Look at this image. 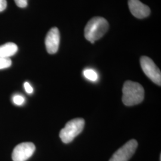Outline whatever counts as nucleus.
I'll use <instances>...</instances> for the list:
<instances>
[{
    "label": "nucleus",
    "instance_id": "10",
    "mask_svg": "<svg viewBox=\"0 0 161 161\" xmlns=\"http://www.w3.org/2000/svg\"><path fill=\"white\" fill-rule=\"evenodd\" d=\"M83 74L86 79L92 81H96L98 79L97 72L92 69H86L83 72Z\"/></svg>",
    "mask_w": 161,
    "mask_h": 161
},
{
    "label": "nucleus",
    "instance_id": "4",
    "mask_svg": "<svg viewBox=\"0 0 161 161\" xmlns=\"http://www.w3.org/2000/svg\"><path fill=\"white\" fill-rule=\"evenodd\" d=\"M140 64L144 74L155 84L161 86V72L154 62L149 57L140 58Z\"/></svg>",
    "mask_w": 161,
    "mask_h": 161
},
{
    "label": "nucleus",
    "instance_id": "2",
    "mask_svg": "<svg viewBox=\"0 0 161 161\" xmlns=\"http://www.w3.org/2000/svg\"><path fill=\"white\" fill-rule=\"evenodd\" d=\"M109 29L108 22L102 17L91 19L86 26L84 35L86 40L94 44L96 40L101 38Z\"/></svg>",
    "mask_w": 161,
    "mask_h": 161
},
{
    "label": "nucleus",
    "instance_id": "11",
    "mask_svg": "<svg viewBox=\"0 0 161 161\" xmlns=\"http://www.w3.org/2000/svg\"><path fill=\"white\" fill-rule=\"evenodd\" d=\"M12 60L10 58H3L0 57V69H6L11 66Z\"/></svg>",
    "mask_w": 161,
    "mask_h": 161
},
{
    "label": "nucleus",
    "instance_id": "5",
    "mask_svg": "<svg viewBox=\"0 0 161 161\" xmlns=\"http://www.w3.org/2000/svg\"><path fill=\"white\" fill-rule=\"evenodd\" d=\"M137 142L132 139L118 150L111 157L109 161H128L137 148Z\"/></svg>",
    "mask_w": 161,
    "mask_h": 161
},
{
    "label": "nucleus",
    "instance_id": "12",
    "mask_svg": "<svg viewBox=\"0 0 161 161\" xmlns=\"http://www.w3.org/2000/svg\"><path fill=\"white\" fill-rule=\"evenodd\" d=\"M13 102L17 106H21L25 103V98L22 95L16 94L13 97Z\"/></svg>",
    "mask_w": 161,
    "mask_h": 161
},
{
    "label": "nucleus",
    "instance_id": "1",
    "mask_svg": "<svg viewBox=\"0 0 161 161\" xmlns=\"http://www.w3.org/2000/svg\"><path fill=\"white\" fill-rule=\"evenodd\" d=\"M122 93V102L127 106L138 104L144 99V88L136 82L127 80L124 84Z\"/></svg>",
    "mask_w": 161,
    "mask_h": 161
},
{
    "label": "nucleus",
    "instance_id": "14",
    "mask_svg": "<svg viewBox=\"0 0 161 161\" xmlns=\"http://www.w3.org/2000/svg\"><path fill=\"white\" fill-rule=\"evenodd\" d=\"M24 87H25V90L26 91V92L28 94H32L34 91V89L32 88V86H31V84L29 82H26L24 84Z\"/></svg>",
    "mask_w": 161,
    "mask_h": 161
},
{
    "label": "nucleus",
    "instance_id": "15",
    "mask_svg": "<svg viewBox=\"0 0 161 161\" xmlns=\"http://www.w3.org/2000/svg\"><path fill=\"white\" fill-rule=\"evenodd\" d=\"M7 7V1L0 0V12L4 11Z\"/></svg>",
    "mask_w": 161,
    "mask_h": 161
},
{
    "label": "nucleus",
    "instance_id": "6",
    "mask_svg": "<svg viewBox=\"0 0 161 161\" xmlns=\"http://www.w3.org/2000/svg\"><path fill=\"white\" fill-rule=\"evenodd\" d=\"M35 151V146L31 142H25L17 145L13 151V161H26L30 158Z\"/></svg>",
    "mask_w": 161,
    "mask_h": 161
},
{
    "label": "nucleus",
    "instance_id": "9",
    "mask_svg": "<svg viewBox=\"0 0 161 161\" xmlns=\"http://www.w3.org/2000/svg\"><path fill=\"white\" fill-rule=\"evenodd\" d=\"M18 50L17 45L13 42H7L0 46V57L10 58L14 55Z\"/></svg>",
    "mask_w": 161,
    "mask_h": 161
},
{
    "label": "nucleus",
    "instance_id": "7",
    "mask_svg": "<svg viewBox=\"0 0 161 161\" xmlns=\"http://www.w3.org/2000/svg\"><path fill=\"white\" fill-rule=\"evenodd\" d=\"M60 44V32L56 27L52 28L47 33L45 40L47 51L49 54L56 53Z\"/></svg>",
    "mask_w": 161,
    "mask_h": 161
},
{
    "label": "nucleus",
    "instance_id": "13",
    "mask_svg": "<svg viewBox=\"0 0 161 161\" xmlns=\"http://www.w3.org/2000/svg\"><path fill=\"white\" fill-rule=\"evenodd\" d=\"M16 4L20 8H25L28 5V0H14Z\"/></svg>",
    "mask_w": 161,
    "mask_h": 161
},
{
    "label": "nucleus",
    "instance_id": "8",
    "mask_svg": "<svg viewBox=\"0 0 161 161\" xmlns=\"http://www.w3.org/2000/svg\"><path fill=\"white\" fill-rule=\"evenodd\" d=\"M128 6L132 15L138 19H143L150 14L149 7L140 0H128Z\"/></svg>",
    "mask_w": 161,
    "mask_h": 161
},
{
    "label": "nucleus",
    "instance_id": "3",
    "mask_svg": "<svg viewBox=\"0 0 161 161\" xmlns=\"http://www.w3.org/2000/svg\"><path fill=\"white\" fill-rule=\"evenodd\" d=\"M85 121L82 118H76L66 123L65 127L61 130L59 136L64 143L68 144L82 131Z\"/></svg>",
    "mask_w": 161,
    "mask_h": 161
}]
</instances>
